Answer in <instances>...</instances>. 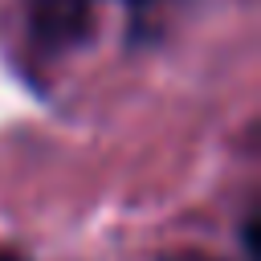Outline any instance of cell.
<instances>
[{
	"label": "cell",
	"mask_w": 261,
	"mask_h": 261,
	"mask_svg": "<svg viewBox=\"0 0 261 261\" xmlns=\"http://www.w3.org/2000/svg\"><path fill=\"white\" fill-rule=\"evenodd\" d=\"M86 12L90 0H33V29L41 41L61 45L86 29Z\"/></svg>",
	"instance_id": "6da1fadb"
}]
</instances>
